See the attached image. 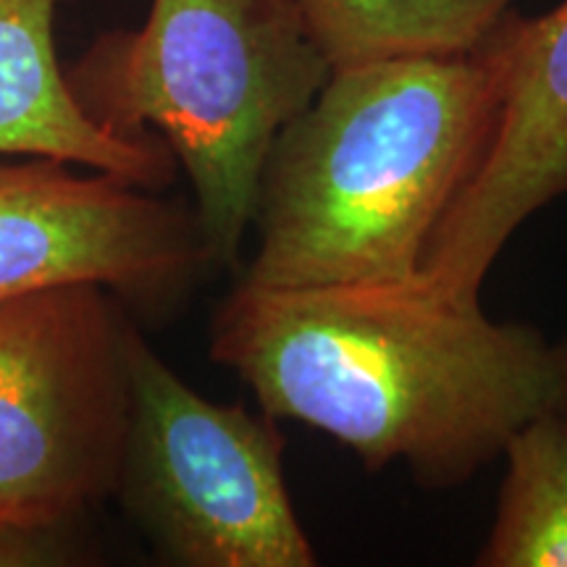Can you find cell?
I'll use <instances>...</instances> for the list:
<instances>
[{
  "mask_svg": "<svg viewBox=\"0 0 567 567\" xmlns=\"http://www.w3.org/2000/svg\"><path fill=\"white\" fill-rule=\"evenodd\" d=\"M210 358L274 421L334 436L368 471L405 463L425 486L471 478L549 413L559 389V350L423 274L316 287L239 281L213 318Z\"/></svg>",
  "mask_w": 567,
  "mask_h": 567,
  "instance_id": "obj_1",
  "label": "cell"
},
{
  "mask_svg": "<svg viewBox=\"0 0 567 567\" xmlns=\"http://www.w3.org/2000/svg\"><path fill=\"white\" fill-rule=\"evenodd\" d=\"M486 40L331 71L276 140L260 184L258 287L402 281L421 274L496 116Z\"/></svg>",
  "mask_w": 567,
  "mask_h": 567,
  "instance_id": "obj_2",
  "label": "cell"
},
{
  "mask_svg": "<svg viewBox=\"0 0 567 567\" xmlns=\"http://www.w3.org/2000/svg\"><path fill=\"white\" fill-rule=\"evenodd\" d=\"M329 76L297 0H153L140 30L101 34L66 69L95 122L155 132L184 168L210 266H237L276 140Z\"/></svg>",
  "mask_w": 567,
  "mask_h": 567,
  "instance_id": "obj_3",
  "label": "cell"
},
{
  "mask_svg": "<svg viewBox=\"0 0 567 567\" xmlns=\"http://www.w3.org/2000/svg\"><path fill=\"white\" fill-rule=\"evenodd\" d=\"M124 365L130 429L116 496L155 551L184 567H313L274 417L205 400L130 323Z\"/></svg>",
  "mask_w": 567,
  "mask_h": 567,
  "instance_id": "obj_4",
  "label": "cell"
},
{
  "mask_svg": "<svg viewBox=\"0 0 567 567\" xmlns=\"http://www.w3.org/2000/svg\"><path fill=\"white\" fill-rule=\"evenodd\" d=\"M126 323L95 284L0 305V523L71 526L116 494Z\"/></svg>",
  "mask_w": 567,
  "mask_h": 567,
  "instance_id": "obj_5",
  "label": "cell"
},
{
  "mask_svg": "<svg viewBox=\"0 0 567 567\" xmlns=\"http://www.w3.org/2000/svg\"><path fill=\"white\" fill-rule=\"evenodd\" d=\"M205 266L195 210L61 161H0V305L69 284L163 305L179 300Z\"/></svg>",
  "mask_w": 567,
  "mask_h": 567,
  "instance_id": "obj_6",
  "label": "cell"
},
{
  "mask_svg": "<svg viewBox=\"0 0 567 567\" xmlns=\"http://www.w3.org/2000/svg\"><path fill=\"white\" fill-rule=\"evenodd\" d=\"M496 69V116L486 147L444 213L423 274L481 297L509 237L567 195V0L536 19H505L486 38Z\"/></svg>",
  "mask_w": 567,
  "mask_h": 567,
  "instance_id": "obj_7",
  "label": "cell"
},
{
  "mask_svg": "<svg viewBox=\"0 0 567 567\" xmlns=\"http://www.w3.org/2000/svg\"><path fill=\"white\" fill-rule=\"evenodd\" d=\"M55 0H0V158H51L161 193L176 161L158 137H124L76 101L55 55Z\"/></svg>",
  "mask_w": 567,
  "mask_h": 567,
  "instance_id": "obj_8",
  "label": "cell"
},
{
  "mask_svg": "<svg viewBox=\"0 0 567 567\" xmlns=\"http://www.w3.org/2000/svg\"><path fill=\"white\" fill-rule=\"evenodd\" d=\"M334 69L394 55L476 51L505 17L502 0H297Z\"/></svg>",
  "mask_w": 567,
  "mask_h": 567,
  "instance_id": "obj_9",
  "label": "cell"
},
{
  "mask_svg": "<svg viewBox=\"0 0 567 567\" xmlns=\"http://www.w3.org/2000/svg\"><path fill=\"white\" fill-rule=\"evenodd\" d=\"M499 509L478 565L567 567V442L555 415L515 431Z\"/></svg>",
  "mask_w": 567,
  "mask_h": 567,
  "instance_id": "obj_10",
  "label": "cell"
},
{
  "mask_svg": "<svg viewBox=\"0 0 567 567\" xmlns=\"http://www.w3.org/2000/svg\"><path fill=\"white\" fill-rule=\"evenodd\" d=\"M69 526L32 528L0 523V567H51L74 563Z\"/></svg>",
  "mask_w": 567,
  "mask_h": 567,
  "instance_id": "obj_11",
  "label": "cell"
},
{
  "mask_svg": "<svg viewBox=\"0 0 567 567\" xmlns=\"http://www.w3.org/2000/svg\"><path fill=\"white\" fill-rule=\"evenodd\" d=\"M549 413L555 415L559 431H563L567 442V347L559 350V389H557L555 405H551Z\"/></svg>",
  "mask_w": 567,
  "mask_h": 567,
  "instance_id": "obj_12",
  "label": "cell"
},
{
  "mask_svg": "<svg viewBox=\"0 0 567 567\" xmlns=\"http://www.w3.org/2000/svg\"><path fill=\"white\" fill-rule=\"evenodd\" d=\"M502 3H505V6H507V3H509V0H502Z\"/></svg>",
  "mask_w": 567,
  "mask_h": 567,
  "instance_id": "obj_13",
  "label": "cell"
}]
</instances>
